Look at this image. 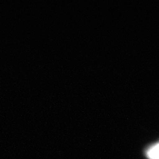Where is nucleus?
I'll use <instances>...</instances> for the list:
<instances>
[{
    "label": "nucleus",
    "instance_id": "nucleus-1",
    "mask_svg": "<svg viewBox=\"0 0 159 159\" xmlns=\"http://www.w3.org/2000/svg\"><path fill=\"white\" fill-rule=\"evenodd\" d=\"M146 155L148 159H159V142L147 148Z\"/></svg>",
    "mask_w": 159,
    "mask_h": 159
}]
</instances>
